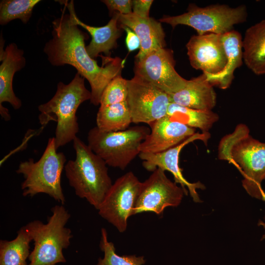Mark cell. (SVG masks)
Masks as SVG:
<instances>
[{"mask_svg": "<svg viewBox=\"0 0 265 265\" xmlns=\"http://www.w3.org/2000/svg\"><path fill=\"white\" fill-rule=\"evenodd\" d=\"M52 38L45 45L44 52L53 66L70 65L89 82L91 87L90 102L100 105L103 92L108 84L121 75L124 60L116 57H105L100 66L86 51L87 35L80 30L72 14L63 12L52 22Z\"/></svg>", "mask_w": 265, "mask_h": 265, "instance_id": "cell-1", "label": "cell"}, {"mask_svg": "<svg viewBox=\"0 0 265 265\" xmlns=\"http://www.w3.org/2000/svg\"><path fill=\"white\" fill-rule=\"evenodd\" d=\"M218 157L233 164L242 174V186L251 197L262 200V183L265 180V142L253 138L245 124L224 136L218 146Z\"/></svg>", "mask_w": 265, "mask_h": 265, "instance_id": "cell-2", "label": "cell"}, {"mask_svg": "<svg viewBox=\"0 0 265 265\" xmlns=\"http://www.w3.org/2000/svg\"><path fill=\"white\" fill-rule=\"evenodd\" d=\"M91 98V92L84 84V78L77 72L69 83L58 82L53 97L38 106L39 120L42 125L51 121L57 123L54 137L57 149L77 137L79 130L77 109Z\"/></svg>", "mask_w": 265, "mask_h": 265, "instance_id": "cell-3", "label": "cell"}, {"mask_svg": "<svg viewBox=\"0 0 265 265\" xmlns=\"http://www.w3.org/2000/svg\"><path fill=\"white\" fill-rule=\"evenodd\" d=\"M73 141L76 158L65 164L66 176L76 195L98 210L112 185L107 164L77 136Z\"/></svg>", "mask_w": 265, "mask_h": 265, "instance_id": "cell-4", "label": "cell"}, {"mask_svg": "<svg viewBox=\"0 0 265 265\" xmlns=\"http://www.w3.org/2000/svg\"><path fill=\"white\" fill-rule=\"evenodd\" d=\"M47 222L35 220L25 226L34 242L28 257L29 265H56L65 263L63 250L67 248L73 238L71 230L66 227L71 215L63 205L51 209Z\"/></svg>", "mask_w": 265, "mask_h": 265, "instance_id": "cell-5", "label": "cell"}, {"mask_svg": "<svg viewBox=\"0 0 265 265\" xmlns=\"http://www.w3.org/2000/svg\"><path fill=\"white\" fill-rule=\"evenodd\" d=\"M66 159L57 152L54 137L50 138L46 149L37 161L32 159L21 162L16 170L24 181L21 184L24 196L45 193L63 205L66 199L61 185V174Z\"/></svg>", "mask_w": 265, "mask_h": 265, "instance_id": "cell-6", "label": "cell"}, {"mask_svg": "<svg viewBox=\"0 0 265 265\" xmlns=\"http://www.w3.org/2000/svg\"><path fill=\"white\" fill-rule=\"evenodd\" d=\"M150 132L144 126L114 132H101L95 127L88 132L87 145L107 165L124 170L139 155L140 146Z\"/></svg>", "mask_w": 265, "mask_h": 265, "instance_id": "cell-7", "label": "cell"}, {"mask_svg": "<svg viewBox=\"0 0 265 265\" xmlns=\"http://www.w3.org/2000/svg\"><path fill=\"white\" fill-rule=\"evenodd\" d=\"M247 16L245 5L231 7L217 4L202 7L190 4L187 12L177 16L163 17L159 21L168 24L173 28L179 25L190 26L198 35H223L233 30L235 25L245 22Z\"/></svg>", "mask_w": 265, "mask_h": 265, "instance_id": "cell-8", "label": "cell"}, {"mask_svg": "<svg viewBox=\"0 0 265 265\" xmlns=\"http://www.w3.org/2000/svg\"><path fill=\"white\" fill-rule=\"evenodd\" d=\"M141 183L132 172L126 173L112 184L97 210L120 233L126 230L128 219L133 215Z\"/></svg>", "mask_w": 265, "mask_h": 265, "instance_id": "cell-9", "label": "cell"}, {"mask_svg": "<svg viewBox=\"0 0 265 265\" xmlns=\"http://www.w3.org/2000/svg\"><path fill=\"white\" fill-rule=\"evenodd\" d=\"M127 102L132 123L150 125L166 116L169 95L137 76L128 80Z\"/></svg>", "mask_w": 265, "mask_h": 265, "instance_id": "cell-10", "label": "cell"}, {"mask_svg": "<svg viewBox=\"0 0 265 265\" xmlns=\"http://www.w3.org/2000/svg\"><path fill=\"white\" fill-rule=\"evenodd\" d=\"M175 65L173 51L165 48H158L142 58L135 60L134 75L171 95L183 89L187 81L177 73Z\"/></svg>", "mask_w": 265, "mask_h": 265, "instance_id": "cell-11", "label": "cell"}, {"mask_svg": "<svg viewBox=\"0 0 265 265\" xmlns=\"http://www.w3.org/2000/svg\"><path fill=\"white\" fill-rule=\"evenodd\" d=\"M184 195L182 187L171 181L164 171L158 168L141 183L133 215L143 212L160 215L167 207L179 206Z\"/></svg>", "mask_w": 265, "mask_h": 265, "instance_id": "cell-12", "label": "cell"}, {"mask_svg": "<svg viewBox=\"0 0 265 265\" xmlns=\"http://www.w3.org/2000/svg\"><path fill=\"white\" fill-rule=\"evenodd\" d=\"M210 137L209 132H196L180 144L165 151L157 154L140 153L138 156L143 160V167L147 171L153 172L159 168L172 173L174 182L181 185L185 194L187 195L189 193L194 202L199 203L201 201L197 190L203 189L205 186L200 182L190 183L184 177L179 164V156L184 147L190 143L201 140L206 145Z\"/></svg>", "mask_w": 265, "mask_h": 265, "instance_id": "cell-13", "label": "cell"}, {"mask_svg": "<svg viewBox=\"0 0 265 265\" xmlns=\"http://www.w3.org/2000/svg\"><path fill=\"white\" fill-rule=\"evenodd\" d=\"M191 66L205 74L220 72L227 63L222 35L207 33L192 36L186 45Z\"/></svg>", "mask_w": 265, "mask_h": 265, "instance_id": "cell-14", "label": "cell"}, {"mask_svg": "<svg viewBox=\"0 0 265 265\" xmlns=\"http://www.w3.org/2000/svg\"><path fill=\"white\" fill-rule=\"evenodd\" d=\"M150 126L151 131L140 146V153L163 152L196 133L195 129L173 120L167 116L155 121Z\"/></svg>", "mask_w": 265, "mask_h": 265, "instance_id": "cell-15", "label": "cell"}, {"mask_svg": "<svg viewBox=\"0 0 265 265\" xmlns=\"http://www.w3.org/2000/svg\"><path fill=\"white\" fill-rule=\"evenodd\" d=\"M119 26H126L132 29L138 37L140 48L135 56V60L142 58L151 51L165 48V33L161 23L150 17L142 18L133 13L119 14Z\"/></svg>", "mask_w": 265, "mask_h": 265, "instance_id": "cell-16", "label": "cell"}, {"mask_svg": "<svg viewBox=\"0 0 265 265\" xmlns=\"http://www.w3.org/2000/svg\"><path fill=\"white\" fill-rule=\"evenodd\" d=\"M69 12L70 13L75 23L86 29L90 34L92 39L86 49L89 55L93 59L100 56L104 53L110 57V51L116 47L117 40L120 36L121 29L118 19L119 13L114 12L112 17L105 26L96 27L86 25L81 22L77 17L74 6L73 1L66 4Z\"/></svg>", "mask_w": 265, "mask_h": 265, "instance_id": "cell-17", "label": "cell"}, {"mask_svg": "<svg viewBox=\"0 0 265 265\" xmlns=\"http://www.w3.org/2000/svg\"><path fill=\"white\" fill-rule=\"evenodd\" d=\"M0 44V106L3 102H8L15 109L22 106V101L15 94L13 87V79L15 73L26 65L24 51L17 45L12 43L3 50Z\"/></svg>", "mask_w": 265, "mask_h": 265, "instance_id": "cell-18", "label": "cell"}, {"mask_svg": "<svg viewBox=\"0 0 265 265\" xmlns=\"http://www.w3.org/2000/svg\"><path fill=\"white\" fill-rule=\"evenodd\" d=\"M169 97L170 103L202 110H212L217 101L213 85L204 73L187 80L183 89L169 95Z\"/></svg>", "mask_w": 265, "mask_h": 265, "instance_id": "cell-19", "label": "cell"}, {"mask_svg": "<svg viewBox=\"0 0 265 265\" xmlns=\"http://www.w3.org/2000/svg\"><path fill=\"white\" fill-rule=\"evenodd\" d=\"M222 39L227 57L226 64L218 73L205 74L213 85L224 90L230 86L234 79L235 71L242 64V38L239 32L233 29L222 35Z\"/></svg>", "mask_w": 265, "mask_h": 265, "instance_id": "cell-20", "label": "cell"}, {"mask_svg": "<svg viewBox=\"0 0 265 265\" xmlns=\"http://www.w3.org/2000/svg\"><path fill=\"white\" fill-rule=\"evenodd\" d=\"M243 60L254 74H265V20L250 26L242 39Z\"/></svg>", "mask_w": 265, "mask_h": 265, "instance_id": "cell-21", "label": "cell"}, {"mask_svg": "<svg viewBox=\"0 0 265 265\" xmlns=\"http://www.w3.org/2000/svg\"><path fill=\"white\" fill-rule=\"evenodd\" d=\"M166 116L190 128L199 129L202 132H208L219 118L212 110L192 109L173 103L169 105Z\"/></svg>", "mask_w": 265, "mask_h": 265, "instance_id": "cell-22", "label": "cell"}, {"mask_svg": "<svg viewBox=\"0 0 265 265\" xmlns=\"http://www.w3.org/2000/svg\"><path fill=\"white\" fill-rule=\"evenodd\" d=\"M32 238L25 226L17 232L16 237L11 240H0V265H29L26 260L30 252Z\"/></svg>", "mask_w": 265, "mask_h": 265, "instance_id": "cell-23", "label": "cell"}, {"mask_svg": "<svg viewBox=\"0 0 265 265\" xmlns=\"http://www.w3.org/2000/svg\"><path fill=\"white\" fill-rule=\"evenodd\" d=\"M132 123L127 102L100 106L96 116V127L101 132L124 131Z\"/></svg>", "mask_w": 265, "mask_h": 265, "instance_id": "cell-24", "label": "cell"}, {"mask_svg": "<svg viewBox=\"0 0 265 265\" xmlns=\"http://www.w3.org/2000/svg\"><path fill=\"white\" fill-rule=\"evenodd\" d=\"M40 0H2L0 2V24H7L15 19L26 24L30 19L35 6Z\"/></svg>", "mask_w": 265, "mask_h": 265, "instance_id": "cell-25", "label": "cell"}, {"mask_svg": "<svg viewBox=\"0 0 265 265\" xmlns=\"http://www.w3.org/2000/svg\"><path fill=\"white\" fill-rule=\"evenodd\" d=\"M100 248L104 252V257L98 259L96 265H143L146 263L143 256L117 254L113 243L108 241L106 230L104 228L101 229Z\"/></svg>", "mask_w": 265, "mask_h": 265, "instance_id": "cell-26", "label": "cell"}, {"mask_svg": "<svg viewBox=\"0 0 265 265\" xmlns=\"http://www.w3.org/2000/svg\"><path fill=\"white\" fill-rule=\"evenodd\" d=\"M128 80L118 75L112 79L104 90L100 106H106L127 101Z\"/></svg>", "mask_w": 265, "mask_h": 265, "instance_id": "cell-27", "label": "cell"}, {"mask_svg": "<svg viewBox=\"0 0 265 265\" xmlns=\"http://www.w3.org/2000/svg\"><path fill=\"white\" fill-rule=\"evenodd\" d=\"M110 11H117L120 14L126 15L132 12V0H102Z\"/></svg>", "mask_w": 265, "mask_h": 265, "instance_id": "cell-28", "label": "cell"}, {"mask_svg": "<svg viewBox=\"0 0 265 265\" xmlns=\"http://www.w3.org/2000/svg\"><path fill=\"white\" fill-rule=\"evenodd\" d=\"M153 2L152 0H132V13L142 17H149L150 7Z\"/></svg>", "mask_w": 265, "mask_h": 265, "instance_id": "cell-29", "label": "cell"}, {"mask_svg": "<svg viewBox=\"0 0 265 265\" xmlns=\"http://www.w3.org/2000/svg\"><path fill=\"white\" fill-rule=\"evenodd\" d=\"M119 26L126 31V45L129 53L140 49L141 46L140 41L136 33L127 26Z\"/></svg>", "mask_w": 265, "mask_h": 265, "instance_id": "cell-30", "label": "cell"}, {"mask_svg": "<svg viewBox=\"0 0 265 265\" xmlns=\"http://www.w3.org/2000/svg\"><path fill=\"white\" fill-rule=\"evenodd\" d=\"M0 113L1 117L5 120L8 121L10 119V115L8 109L3 106H0Z\"/></svg>", "mask_w": 265, "mask_h": 265, "instance_id": "cell-31", "label": "cell"}, {"mask_svg": "<svg viewBox=\"0 0 265 265\" xmlns=\"http://www.w3.org/2000/svg\"><path fill=\"white\" fill-rule=\"evenodd\" d=\"M262 200L265 201V192H264V191H263L262 193ZM258 225L260 226H262L265 229V234L262 238V239H265V217L264 221H263L262 220H259Z\"/></svg>", "mask_w": 265, "mask_h": 265, "instance_id": "cell-32", "label": "cell"}]
</instances>
